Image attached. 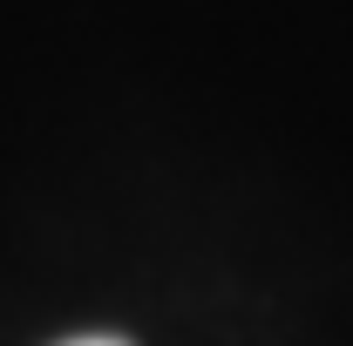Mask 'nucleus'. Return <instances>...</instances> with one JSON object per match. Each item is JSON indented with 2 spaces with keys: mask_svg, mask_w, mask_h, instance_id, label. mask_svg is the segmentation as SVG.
I'll use <instances>...</instances> for the list:
<instances>
[{
  "mask_svg": "<svg viewBox=\"0 0 353 346\" xmlns=\"http://www.w3.org/2000/svg\"><path fill=\"white\" fill-rule=\"evenodd\" d=\"M61 346H130V340H116V333H75V340H61Z\"/></svg>",
  "mask_w": 353,
  "mask_h": 346,
  "instance_id": "obj_1",
  "label": "nucleus"
}]
</instances>
